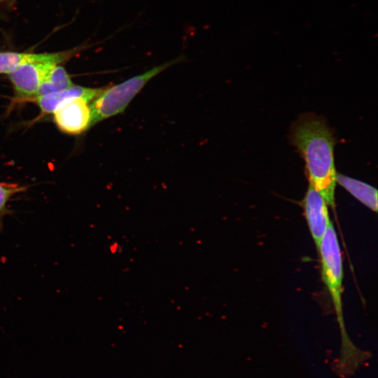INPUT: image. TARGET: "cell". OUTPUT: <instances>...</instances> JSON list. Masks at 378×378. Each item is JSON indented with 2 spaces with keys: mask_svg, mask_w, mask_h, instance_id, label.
Listing matches in <instances>:
<instances>
[{
  "mask_svg": "<svg viewBox=\"0 0 378 378\" xmlns=\"http://www.w3.org/2000/svg\"><path fill=\"white\" fill-rule=\"evenodd\" d=\"M88 103L83 98H77L57 109L53 114L58 128L66 134H79L90 127Z\"/></svg>",
  "mask_w": 378,
  "mask_h": 378,
  "instance_id": "cell-5",
  "label": "cell"
},
{
  "mask_svg": "<svg viewBox=\"0 0 378 378\" xmlns=\"http://www.w3.org/2000/svg\"><path fill=\"white\" fill-rule=\"evenodd\" d=\"M317 249L321 259L322 280L332 300L343 342L345 345L349 344L351 343L346 333L342 310L343 267L342 253L332 223L328 227Z\"/></svg>",
  "mask_w": 378,
  "mask_h": 378,
  "instance_id": "cell-3",
  "label": "cell"
},
{
  "mask_svg": "<svg viewBox=\"0 0 378 378\" xmlns=\"http://www.w3.org/2000/svg\"><path fill=\"white\" fill-rule=\"evenodd\" d=\"M290 139L305 162L309 184L334 208L337 173L332 130L323 118L306 113L294 123Z\"/></svg>",
  "mask_w": 378,
  "mask_h": 378,
  "instance_id": "cell-1",
  "label": "cell"
},
{
  "mask_svg": "<svg viewBox=\"0 0 378 378\" xmlns=\"http://www.w3.org/2000/svg\"><path fill=\"white\" fill-rule=\"evenodd\" d=\"M54 62L22 64L8 74L16 96L22 99H33L37 95L44 75Z\"/></svg>",
  "mask_w": 378,
  "mask_h": 378,
  "instance_id": "cell-6",
  "label": "cell"
},
{
  "mask_svg": "<svg viewBox=\"0 0 378 378\" xmlns=\"http://www.w3.org/2000/svg\"><path fill=\"white\" fill-rule=\"evenodd\" d=\"M74 85L70 76L62 66L52 64L44 75L36 97L54 94Z\"/></svg>",
  "mask_w": 378,
  "mask_h": 378,
  "instance_id": "cell-10",
  "label": "cell"
},
{
  "mask_svg": "<svg viewBox=\"0 0 378 378\" xmlns=\"http://www.w3.org/2000/svg\"><path fill=\"white\" fill-rule=\"evenodd\" d=\"M336 182L372 211H377V190L363 181L337 174Z\"/></svg>",
  "mask_w": 378,
  "mask_h": 378,
  "instance_id": "cell-9",
  "label": "cell"
},
{
  "mask_svg": "<svg viewBox=\"0 0 378 378\" xmlns=\"http://www.w3.org/2000/svg\"><path fill=\"white\" fill-rule=\"evenodd\" d=\"M104 89L105 88H92L74 85L54 94L36 97L33 100L36 102L42 112L53 113L63 105L77 98H83L88 102L93 101Z\"/></svg>",
  "mask_w": 378,
  "mask_h": 378,
  "instance_id": "cell-7",
  "label": "cell"
},
{
  "mask_svg": "<svg viewBox=\"0 0 378 378\" xmlns=\"http://www.w3.org/2000/svg\"><path fill=\"white\" fill-rule=\"evenodd\" d=\"M184 56L156 66L119 84L105 88L90 105V127L106 118L124 112L131 101L153 77L183 60Z\"/></svg>",
  "mask_w": 378,
  "mask_h": 378,
  "instance_id": "cell-2",
  "label": "cell"
},
{
  "mask_svg": "<svg viewBox=\"0 0 378 378\" xmlns=\"http://www.w3.org/2000/svg\"><path fill=\"white\" fill-rule=\"evenodd\" d=\"M74 50L52 53L0 52V74H8L15 68L29 63L54 62L60 64L68 59Z\"/></svg>",
  "mask_w": 378,
  "mask_h": 378,
  "instance_id": "cell-8",
  "label": "cell"
},
{
  "mask_svg": "<svg viewBox=\"0 0 378 378\" xmlns=\"http://www.w3.org/2000/svg\"><path fill=\"white\" fill-rule=\"evenodd\" d=\"M0 1L3 3L9 4V3H13L15 0H0Z\"/></svg>",
  "mask_w": 378,
  "mask_h": 378,
  "instance_id": "cell-12",
  "label": "cell"
},
{
  "mask_svg": "<svg viewBox=\"0 0 378 378\" xmlns=\"http://www.w3.org/2000/svg\"><path fill=\"white\" fill-rule=\"evenodd\" d=\"M303 208L311 235L318 248L332 222L326 202L311 184L303 200Z\"/></svg>",
  "mask_w": 378,
  "mask_h": 378,
  "instance_id": "cell-4",
  "label": "cell"
},
{
  "mask_svg": "<svg viewBox=\"0 0 378 378\" xmlns=\"http://www.w3.org/2000/svg\"><path fill=\"white\" fill-rule=\"evenodd\" d=\"M19 191L20 188L0 183V213L4 211L11 196Z\"/></svg>",
  "mask_w": 378,
  "mask_h": 378,
  "instance_id": "cell-11",
  "label": "cell"
}]
</instances>
